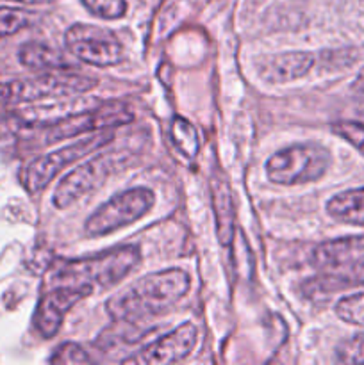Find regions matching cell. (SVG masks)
<instances>
[{"label": "cell", "mask_w": 364, "mask_h": 365, "mask_svg": "<svg viewBox=\"0 0 364 365\" xmlns=\"http://www.w3.org/2000/svg\"><path fill=\"white\" fill-rule=\"evenodd\" d=\"M327 214L339 223L364 227V187L332 196L327 202Z\"/></svg>", "instance_id": "obj_15"}, {"label": "cell", "mask_w": 364, "mask_h": 365, "mask_svg": "<svg viewBox=\"0 0 364 365\" xmlns=\"http://www.w3.org/2000/svg\"><path fill=\"white\" fill-rule=\"evenodd\" d=\"M350 269L343 274H328V277L320 278L323 285H328V289H341L348 285H364V257L350 264Z\"/></svg>", "instance_id": "obj_19"}, {"label": "cell", "mask_w": 364, "mask_h": 365, "mask_svg": "<svg viewBox=\"0 0 364 365\" xmlns=\"http://www.w3.org/2000/svg\"><path fill=\"white\" fill-rule=\"evenodd\" d=\"M68 52L91 66H114L123 61V46L116 34L91 24H75L64 32Z\"/></svg>", "instance_id": "obj_9"}, {"label": "cell", "mask_w": 364, "mask_h": 365, "mask_svg": "<svg viewBox=\"0 0 364 365\" xmlns=\"http://www.w3.org/2000/svg\"><path fill=\"white\" fill-rule=\"evenodd\" d=\"M95 289L89 285H57L46 292L39 302L34 316L36 330L45 339L54 337L61 330L66 314L77 305L81 299L93 294Z\"/></svg>", "instance_id": "obj_10"}, {"label": "cell", "mask_w": 364, "mask_h": 365, "mask_svg": "<svg viewBox=\"0 0 364 365\" xmlns=\"http://www.w3.org/2000/svg\"><path fill=\"white\" fill-rule=\"evenodd\" d=\"M332 132L348 141L364 155V123L363 121H338L332 125Z\"/></svg>", "instance_id": "obj_23"}, {"label": "cell", "mask_w": 364, "mask_h": 365, "mask_svg": "<svg viewBox=\"0 0 364 365\" xmlns=\"http://www.w3.org/2000/svg\"><path fill=\"white\" fill-rule=\"evenodd\" d=\"M18 59L21 64L34 70H66L74 66L68 57H64L59 50L52 48L43 43H27L18 52Z\"/></svg>", "instance_id": "obj_16"}, {"label": "cell", "mask_w": 364, "mask_h": 365, "mask_svg": "<svg viewBox=\"0 0 364 365\" xmlns=\"http://www.w3.org/2000/svg\"><path fill=\"white\" fill-rule=\"evenodd\" d=\"M113 138L114 135L111 130H98L96 134H91L88 138H81L77 141L70 143L64 148H59L56 152H50L46 155L38 157V159L32 160L24 170V173H21V184H24V187L31 195L43 191L54 180V177L59 175L64 168L71 166V164L77 163L82 157L103 148V146L113 141Z\"/></svg>", "instance_id": "obj_5"}, {"label": "cell", "mask_w": 364, "mask_h": 365, "mask_svg": "<svg viewBox=\"0 0 364 365\" xmlns=\"http://www.w3.org/2000/svg\"><path fill=\"white\" fill-rule=\"evenodd\" d=\"M13 2H20V4H49L52 0H13Z\"/></svg>", "instance_id": "obj_26"}, {"label": "cell", "mask_w": 364, "mask_h": 365, "mask_svg": "<svg viewBox=\"0 0 364 365\" xmlns=\"http://www.w3.org/2000/svg\"><path fill=\"white\" fill-rule=\"evenodd\" d=\"M314 57L309 52H285L270 57L263 66L268 81L285 82L303 77L313 68Z\"/></svg>", "instance_id": "obj_14"}, {"label": "cell", "mask_w": 364, "mask_h": 365, "mask_svg": "<svg viewBox=\"0 0 364 365\" xmlns=\"http://www.w3.org/2000/svg\"><path fill=\"white\" fill-rule=\"evenodd\" d=\"M191 287V278L186 271L164 269L146 274L134 284L121 289L107 299V314L114 321L138 323L148 317L161 316L177 305Z\"/></svg>", "instance_id": "obj_1"}, {"label": "cell", "mask_w": 364, "mask_h": 365, "mask_svg": "<svg viewBox=\"0 0 364 365\" xmlns=\"http://www.w3.org/2000/svg\"><path fill=\"white\" fill-rule=\"evenodd\" d=\"M141 260L138 246L127 245L123 248L102 253L98 257L71 260L61 266L56 273L57 285H89L106 289L123 280Z\"/></svg>", "instance_id": "obj_3"}, {"label": "cell", "mask_w": 364, "mask_h": 365, "mask_svg": "<svg viewBox=\"0 0 364 365\" xmlns=\"http://www.w3.org/2000/svg\"><path fill=\"white\" fill-rule=\"evenodd\" d=\"M50 362L54 364H89L91 359L88 356V353L81 348V346L74 344V342H64L59 348L56 349L54 356L50 359Z\"/></svg>", "instance_id": "obj_24"}, {"label": "cell", "mask_w": 364, "mask_h": 365, "mask_svg": "<svg viewBox=\"0 0 364 365\" xmlns=\"http://www.w3.org/2000/svg\"><path fill=\"white\" fill-rule=\"evenodd\" d=\"M156 203V195L148 187H132L113 196L86 220L84 232L89 237H103L107 234L128 227L141 220Z\"/></svg>", "instance_id": "obj_6"}, {"label": "cell", "mask_w": 364, "mask_h": 365, "mask_svg": "<svg viewBox=\"0 0 364 365\" xmlns=\"http://www.w3.org/2000/svg\"><path fill=\"white\" fill-rule=\"evenodd\" d=\"M330 153L316 143L291 145L266 160V175L273 184L300 185L316 182L330 166Z\"/></svg>", "instance_id": "obj_4"}, {"label": "cell", "mask_w": 364, "mask_h": 365, "mask_svg": "<svg viewBox=\"0 0 364 365\" xmlns=\"http://www.w3.org/2000/svg\"><path fill=\"white\" fill-rule=\"evenodd\" d=\"M31 21L27 13L11 7H0V39L6 36L16 34L18 31L25 29Z\"/></svg>", "instance_id": "obj_22"}, {"label": "cell", "mask_w": 364, "mask_h": 365, "mask_svg": "<svg viewBox=\"0 0 364 365\" xmlns=\"http://www.w3.org/2000/svg\"><path fill=\"white\" fill-rule=\"evenodd\" d=\"M170 141L188 159H195L200 152L198 132L189 120L175 116L170 123Z\"/></svg>", "instance_id": "obj_17"}, {"label": "cell", "mask_w": 364, "mask_h": 365, "mask_svg": "<svg viewBox=\"0 0 364 365\" xmlns=\"http://www.w3.org/2000/svg\"><path fill=\"white\" fill-rule=\"evenodd\" d=\"M198 331L193 323H184L171 330L170 334L163 335L157 341L150 342L148 346L136 353L134 356L127 359V364H141V365H163V364H177L182 362L191 355L196 346Z\"/></svg>", "instance_id": "obj_11"}, {"label": "cell", "mask_w": 364, "mask_h": 365, "mask_svg": "<svg viewBox=\"0 0 364 365\" xmlns=\"http://www.w3.org/2000/svg\"><path fill=\"white\" fill-rule=\"evenodd\" d=\"M335 360L339 364H364V334L346 339L335 349Z\"/></svg>", "instance_id": "obj_20"}, {"label": "cell", "mask_w": 364, "mask_h": 365, "mask_svg": "<svg viewBox=\"0 0 364 365\" xmlns=\"http://www.w3.org/2000/svg\"><path fill=\"white\" fill-rule=\"evenodd\" d=\"M125 163H127V153L120 152V150L118 152H102L91 157L81 166L71 170L57 184L52 196V203L57 209H68L75 202H79L82 196L89 195L96 187H100L109 178V175L123 168Z\"/></svg>", "instance_id": "obj_7"}, {"label": "cell", "mask_w": 364, "mask_h": 365, "mask_svg": "<svg viewBox=\"0 0 364 365\" xmlns=\"http://www.w3.org/2000/svg\"><path fill=\"white\" fill-rule=\"evenodd\" d=\"M335 316L348 324L364 328V292L350 294L335 303Z\"/></svg>", "instance_id": "obj_18"}, {"label": "cell", "mask_w": 364, "mask_h": 365, "mask_svg": "<svg viewBox=\"0 0 364 365\" xmlns=\"http://www.w3.org/2000/svg\"><path fill=\"white\" fill-rule=\"evenodd\" d=\"M355 88L359 89L360 93H364V68L359 71V75H357V78H355Z\"/></svg>", "instance_id": "obj_25"}, {"label": "cell", "mask_w": 364, "mask_h": 365, "mask_svg": "<svg viewBox=\"0 0 364 365\" xmlns=\"http://www.w3.org/2000/svg\"><path fill=\"white\" fill-rule=\"evenodd\" d=\"M132 118L134 114L123 102L96 103V107L93 109L68 114V116L46 125V130L41 138H45L46 143L64 138H77V135L88 134V132L109 130L118 125L128 123L132 121Z\"/></svg>", "instance_id": "obj_8"}, {"label": "cell", "mask_w": 364, "mask_h": 365, "mask_svg": "<svg viewBox=\"0 0 364 365\" xmlns=\"http://www.w3.org/2000/svg\"><path fill=\"white\" fill-rule=\"evenodd\" d=\"M211 203L214 209V217H216V232L218 239L223 246H228L234 239L236 228V210L234 202H232V192L228 184L223 178H213L211 180Z\"/></svg>", "instance_id": "obj_13"}, {"label": "cell", "mask_w": 364, "mask_h": 365, "mask_svg": "<svg viewBox=\"0 0 364 365\" xmlns=\"http://www.w3.org/2000/svg\"><path fill=\"white\" fill-rule=\"evenodd\" d=\"M89 13L96 14L103 20H116L127 13L125 0H81Z\"/></svg>", "instance_id": "obj_21"}, {"label": "cell", "mask_w": 364, "mask_h": 365, "mask_svg": "<svg viewBox=\"0 0 364 365\" xmlns=\"http://www.w3.org/2000/svg\"><path fill=\"white\" fill-rule=\"evenodd\" d=\"M364 257V235L335 239L316 246L313 252V264L316 267H348Z\"/></svg>", "instance_id": "obj_12"}, {"label": "cell", "mask_w": 364, "mask_h": 365, "mask_svg": "<svg viewBox=\"0 0 364 365\" xmlns=\"http://www.w3.org/2000/svg\"><path fill=\"white\" fill-rule=\"evenodd\" d=\"M98 86V78L68 70H54L36 77L0 82V103L16 106L49 98H70L84 95Z\"/></svg>", "instance_id": "obj_2"}]
</instances>
